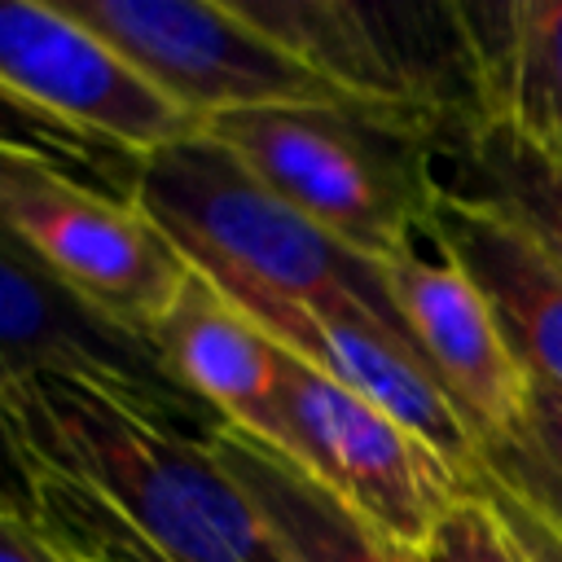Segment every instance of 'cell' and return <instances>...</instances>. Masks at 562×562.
<instances>
[{"label": "cell", "instance_id": "cell-1", "mask_svg": "<svg viewBox=\"0 0 562 562\" xmlns=\"http://www.w3.org/2000/svg\"><path fill=\"white\" fill-rule=\"evenodd\" d=\"M40 527L75 558L294 562L211 448V426L70 369L0 386Z\"/></svg>", "mask_w": 562, "mask_h": 562}, {"label": "cell", "instance_id": "cell-2", "mask_svg": "<svg viewBox=\"0 0 562 562\" xmlns=\"http://www.w3.org/2000/svg\"><path fill=\"white\" fill-rule=\"evenodd\" d=\"M132 202L241 312L312 307L369 316L413 347L386 268L281 202L215 136L198 132L140 158Z\"/></svg>", "mask_w": 562, "mask_h": 562}, {"label": "cell", "instance_id": "cell-3", "mask_svg": "<svg viewBox=\"0 0 562 562\" xmlns=\"http://www.w3.org/2000/svg\"><path fill=\"white\" fill-rule=\"evenodd\" d=\"M259 184L329 237L386 263L430 215L443 136L369 105H263L206 123Z\"/></svg>", "mask_w": 562, "mask_h": 562}, {"label": "cell", "instance_id": "cell-4", "mask_svg": "<svg viewBox=\"0 0 562 562\" xmlns=\"http://www.w3.org/2000/svg\"><path fill=\"white\" fill-rule=\"evenodd\" d=\"M0 228L75 299L140 338H149V325L193 277L184 255L132 198L92 189L70 171L4 145Z\"/></svg>", "mask_w": 562, "mask_h": 562}, {"label": "cell", "instance_id": "cell-5", "mask_svg": "<svg viewBox=\"0 0 562 562\" xmlns=\"http://www.w3.org/2000/svg\"><path fill=\"white\" fill-rule=\"evenodd\" d=\"M277 417V452L408 553L426 544L443 509L470 487V479L408 426L285 347Z\"/></svg>", "mask_w": 562, "mask_h": 562}, {"label": "cell", "instance_id": "cell-6", "mask_svg": "<svg viewBox=\"0 0 562 562\" xmlns=\"http://www.w3.org/2000/svg\"><path fill=\"white\" fill-rule=\"evenodd\" d=\"M176 110L202 127L263 105H338L321 75L272 44L237 4L202 0H70L61 4Z\"/></svg>", "mask_w": 562, "mask_h": 562}, {"label": "cell", "instance_id": "cell-7", "mask_svg": "<svg viewBox=\"0 0 562 562\" xmlns=\"http://www.w3.org/2000/svg\"><path fill=\"white\" fill-rule=\"evenodd\" d=\"M0 88L132 158L206 132L61 4L0 0Z\"/></svg>", "mask_w": 562, "mask_h": 562}, {"label": "cell", "instance_id": "cell-8", "mask_svg": "<svg viewBox=\"0 0 562 562\" xmlns=\"http://www.w3.org/2000/svg\"><path fill=\"white\" fill-rule=\"evenodd\" d=\"M382 268L417 356L470 422L479 448L505 439L527 408L531 378L509 351L479 285L426 228Z\"/></svg>", "mask_w": 562, "mask_h": 562}, {"label": "cell", "instance_id": "cell-9", "mask_svg": "<svg viewBox=\"0 0 562 562\" xmlns=\"http://www.w3.org/2000/svg\"><path fill=\"white\" fill-rule=\"evenodd\" d=\"M35 369L92 373L145 395L180 422L215 426V417L171 382L149 338L92 312L0 228V386Z\"/></svg>", "mask_w": 562, "mask_h": 562}, {"label": "cell", "instance_id": "cell-10", "mask_svg": "<svg viewBox=\"0 0 562 562\" xmlns=\"http://www.w3.org/2000/svg\"><path fill=\"white\" fill-rule=\"evenodd\" d=\"M426 233L479 285L527 378L562 391V268L501 211L443 180Z\"/></svg>", "mask_w": 562, "mask_h": 562}, {"label": "cell", "instance_id": "cell-11", "mask_svg": "<svg viewBox=\"0 0 562 562\" xmlns=\"http://www.w3.org/2000/svg\"><path fill=\"white\" fill-rule=\"evenodd\" d=\"M149 342L171 382L215 422L277 448L281 347L206 277H189L167 312L149 325Z\"/></svg>", "mask_w": 562, "mask_h": 562}, {"label": "cell", "instance_id": "cell-12", "mask_svg": "<svg viewBox=\"0 0 562 562\" xmlns=\"http://www.w3.org/2000/svg\"><path fill=\"white\" fill-rule=\"evenodd\" d=\"M474 119L501 123L562 162V0L457 4Z\"/></svg>", "mask_w": 562, "mask_h": 562}, {"label": "cell", "instance_id": "cell-13", "mask_svg": "<svg viewBox=\"0 0 562 562\" xmlns=\"http://www.w3.org/2000/svg\"><path fill=\"white\" fill-rule=\"evenodd\" d=\"M211 448L228 465V474L259 505L277 540L294 562H417V553L386 540L360 514H351L334 492H325L307 470H299L285 452L215 422Z\"/></svg>", "mask_w": 562, "mask_h": 562}, {"label": "cell", "instance_id": "cell-14", "mask_svg": "<svg viewBox=\"0 0 562 562\" xmlns=\"http://www.w3.org/2000/svg\"><path fill=\"white\" fill-rule=\"evenodd\" d=\"M452 176L443 184L487 202L509 224H518L558 268H562V162L527 145L501 123L470 119L457 136L443 140Z\"/></svg>", "mask_w": 562, "mask_h": 562}, {"label": "cell", "instance_id": "cell-15", "mask_svg": "<svg viewBox=\"0 0 562 562\" xmlns=\"http://www.w3.org/2000/svg\"><path fill=\"white\" fill-rule=\"evenodd\" d=\"M0 145L35 154V158L70 171L75 180H83L92 189H105L114 198H132L136 167H140V158H132L123 149H110L101 140H88L83 132H75L66 123H57L53 114L26 105L9 88H0Z\"/></svg>", "mask_w": 562, "mask_h": 562}, {"label": "cell", "instance_id": "cell-16", "mask_svg": "<svg viewBox=\"0 0 562 562\" xmlns=\"http://www.w3.org/2000/svg\"><path fill=\"white\" fill-rule=\"evenodd\" d=\"M474 465L514 483L562 522V391L531 382L518 426L505 439L483 443Z\"/></svg>", "mask_w": 562, "mask_h": 562}, {"label": "cell", "instance_id": "cell-17", "mask_svg": "<svg viewBox=\"0 0 562 562\" xmlns=\"http://www.w3.org/2000/svg\"><path fill=\"white\" fill-rule=\"evenodd\" d=\"M417 562H531V558L501 522V514L487 505V496L470 483L430 527L426 544L417 549Z\"/></svg>", "mask_w": 562, "mask_h": 562}, {"label": "cell", "instance_id": "cell-18", "mask_svg": "<svg viewBox=\"0 0 562 562\" xmlns=\"http://www.w3.org/2000/svg\"><path fill=\"white\" fill-rule=\"evenodd\" d=\"M470 483L487 496V505L501 514V522L514 531V540L522 544V553H527L531 562H562V522H558L544 505H536L527 492H518L514 483L496 479V474L483 470V465H474Z\"/></svg>", "mask_w": 562, "mask_h": 562}, {"label": "cell", "instance_id": "cell-19", "mask_svg": "<svg viewBox=\"0 0 562 562\" xmlns=\"http://www.w3.org/2000/svg\"><path fill=\"white\" fill-rule=\"evenodd\" d=\"M0 562H75L40 522L0 505Z\"/></svg>", "mask_w": 562, "mask_h": 562}, {"label": "cell", "instance_id": "cell-20", "mask_svg": "<svg viewBox=\"0 0 562 562\" xmlns=\"http://www.w3.org/2000/svg\"><path fill=\"white\" fill-rule=\"evenodd\" d=\"M0 505H9L13 514L40 522V509H35V483H31V470H26V457H22V443L9 426V413L0 404Z\"/></svg>", "mask_w": 562, "mask_h": 562}, {"label": "cell", "instance_id": "cell-21", "mask_svg": "<svg viewBox=\"0 0 562 562\" xmlns=\"http://www.w3.org/2000/svg\"><path fill=\"white\" fill-rule=\"evenodd\" d=\"M75 558V553H70ZM75 562H119V558H75Z\"/></svg>", "mask_w": 562, "mask_h": 562}]
</instances>
